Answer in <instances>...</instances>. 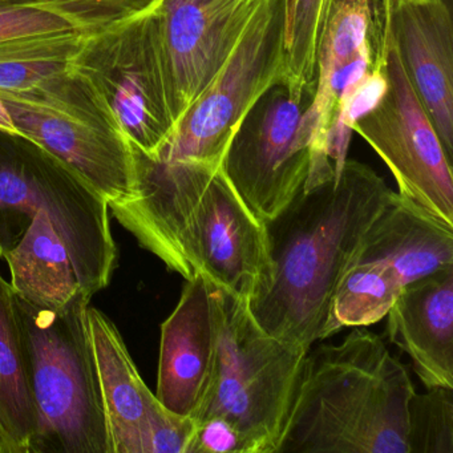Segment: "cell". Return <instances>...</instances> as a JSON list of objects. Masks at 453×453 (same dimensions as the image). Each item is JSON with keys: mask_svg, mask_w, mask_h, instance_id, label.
Returning <instances> with one entry per match:
<instances>
[{"mask_svg": "<svg viewBox=\"0 0 453 453\" xmlns=\"http://www.w3.org/2000/svg\"><path fill=\"white\" fill-rule=\"evenodd\" d=\"M213 354L211 282L187 280L179 303L161 325L156 397L164 407L190 416L203 395Z\"/></svg>", "mask_w": 453, "mask_h": 453, "instance_id": "cell-16", "label": "cell"}, {"mask_svg": "<svg viewBox=\"0 0 453 453\" xmlns=\"http://www.w3.org/2000/svg\"><path fill=\"white\" fill-rule=\"evenodd\" d=\"M30 4L67 18L81 33H97L150 10L156 0H0Z\"/></svg>", "mask_w": 453, "mask_h": 453, "instance_id": "cell-24", "label": "cell"}, {"mask_svg": "<svg viewBox=\"0 0 453 453\" xmlns=\"http://www.w3.org/2000/svg\"><path fill=\"white\" fill-rule=\"evenodd\" d=\"M453 265V226L397 192L368 227L336 290L331 335L386 318L411 283Z\"/></svg>", "mask_w": 453, "mask_h": 453, "instance_id": "cell-8", "label": "cell"}, {"mask_svg": "<svg viewBox=\"0 0 453 453\" xmlns=\"http://www.w3.org/2000/svg\"><path fill=\"white\" fill-rule=\"evenodd\" d=\"M415 392L383 339L354 327L339 344L310 347L275 453H408Z\"/></svg>", "mask_w": 453, "mask_h": 453, "instance_id": "cell-2", "label": "cell"}, {"mask_svg": "<svg viewBox=\"0 0 453 453\" xmlns=\"http://www.w3.org/2000/svg\"><path fill=\"white\" fill-rule=\"evenodd\" d=\"M0 453H18L17 448L12 444V440L4 434L0 426Z\"/></svg>", "mask_w": 453, "mask_h": 453, "instance_id": "cell-27", "label": "cell"}, {"mask_svg": "<svg viewBox=\"0 0 453 453\" xmlns=\"http://www.w3.org/2000/svg\"><path fill=\"white\" fill-rule=\"evenodd\" d=\"M209 282L213 354L188 453H275L310 349L269 335L245 299Z\"/></svg>", "mask_w": 453, "mask_h": 453, "instance_id": "cell-3", "label": "cell"}, {"mask_svg": "<svg viewBox=\"0 0 453 453\" xmlns=\"http://www.w3.org/2000/svg\"><path fill=\"white\" fill-rule=\"evenodd\" d=\"M408 453H453V388L413 394L408 408Z\"/></svg>", "mask_w": 453, "mask_h": 453, "instance_id": "cell-22", "label": "cell"}, {"mask_svg": "<svg viewBox=\"0 0 453 453\" xmlns=\"http://www.w3.org/2000/svg\"><path fill=\"white\" fill-rule=\"evenodd\" d=\"M73 33L81 31L57 12L30 4L0 2V44Z\"/></svg>", "mask_w": 453, "mask_h": 453, "instance_id": "cell-25", "label": "cell"}, {"mask_svg": "<svg viewBox=\"0 0 453 453\" xmlns=\"http://www.w3.org/2000/svg\"><path fill=\"white\" fill-rule=\"evenodd\" d=\"M15 296L39 418L33 453H112L87 319L91 299L55 311Z\"/></svg>", "mask_w": 453, "mask_h": 453, "instance_id": "cell-5", "label": "cell"}, {"mask_svg": "<svg viewBox=\"0 0 453 453\" xmlns=\"http://www.w3.org/2000/svg\"><path fill=\"white\" fill-rule=\"evenodd\" d=\"M307 100L288 84L273 87L251 108L225 155V174L262 222L277 216L309 180L311 148L299 134Z\"/></svg>", "mask_w": 453, "mask_h": 453, "instance_id": "cell-12", "label": "cell"}, {"mask_svg": "<svg viewBox=\"0 0 453 453\" xmlns=\"http://www.w3.org/2000/svg\"><path fill=\"white\" fill-rule=\"evenodd\" d=\"M386 318L389 341L426 388H453V265L408 285Z\"/></svg>", "mask_w": 453, "mask_h": 453, "instance_id": "cell-15", "label": "cell"}, {"mask_svg": "<svg viewBox=\"0 0 453 453\" xmlns=\"http://www.w3.org/2000/svg\"><path fill=\"white\" fill-rule=\"evenodd\" d=\"M4 259L12 273L10 285L15 294L38 309L59 311L86 296L67 246L47 214H36Z\"/></svg>", "mask_w": 453, "mask_h": 453, "instance_id": "cell-18", "label": "cell"}, {"mask_svg": "<svg viewBox=\"0 0 453 453\" xmlns=\"http://www.w3.org/2000/svg\"><path fill=\"white\" fill-rule=\"evenodd\" d=\"M383 39V9H379L378 0H333L318 46L317 78L365 49H380Z\"/></svg>", "mask_w": 453, "mask_h": 453, "instance_id": "cell-20", "label": "cell"}, {"mask_svg": "<svg viewBox=\"0 0 453 453\" xmlns=\"http://www.w3.org/2000/svg\"><path fill=\"white\" fill-rule=\"evenodd\" d=\"M71 68L94 87L129 142L157 156L174 123L150 9L84 36Z\"/></svg>", "mask_w": 453, "mask_h": 453, "instance_id": "cell-10", "label": "cell"}, {"mask_svg": "<svg viewBox=\"0 0 453 453\" xmlns=\"http://www.w3.org/2000/svg\"><path fill=\"white\" fill-rule=\"evenodd\" d=\"M38 213L50 217L67 246L86 296L107 288L119 257L107 201L30 137L0 131V258Z\"/></svg>", "mask_w": 453, "mask_h": 453, "instance_id": "cell-4", "label": "cell"}, {"mask_svg": "<svg viewBox=\"0 0 453 453\" xmlns=\"http://www.w3.org/2000/svg\"><path fill=\"white\" fill-rule=\"evenodd\" d=\"M87 319L111 449L112 453H145L148 418L158 399L142 380L115 323L89 306Z\"/></svg>", "mask_w": 453, "mask_h": 453, "instance_id": "cell-17", "label": "cell"}, {"mask_svg": "<svg viewBox=\"0 0 453 453\" xmlns=\"http://www.w3.org/2000/svg\"><path fill=\"white\" fill-rule=\"evenodd\" d=\"M84 36L63 34L0 44V91H26L67 73Z\"/></svg>", "mask_w": 453, "mask_h": 453, "instance_id": "cell-21", "label": "cell"}, {"mask_svg": "<svg viewBox=\"0 0 453 453\" xmlns=\"http://www.w3.org/2000/svg\"><path fill=\"white\" fill-rule=\"evenodd\" d=\"M383 18L405 73L452 160V4L445 0H394L383 7Z\"/></svg>", "mask_w": 453, "mask_h": 453, "instance_id": "cell-14", "label": "cell"}, {"mask_svg": "<svg viewBox=\"0 0 453 453\" xmlns=\"http://www.w3.org/2000/svg\"><path fill=\"white\" fill-rule=\"evenodd\" d=\"M392 193L371 166L347 158L333 179L302 189L265 222L269 280L248 303L262 330L307 349L331 336L336 290Z\"/></svg>", "mask_w": 453, "mask_h": 453, "instance_id": "cell-1", "label": "cell"}, {"mask_svg": "<svg viewBox=\"0 0 453 453\" xmlns=\"http://www.w3.org/2000/svg\"><path fill=\"white\" fill-rule=\"evenodd\" d=\"M222 165L190 161L182 168L172 226L153 256L185 280L203 275L249 303L269 280L266 227Z\"/></svg>", "mask_w": 453, "mask_h": 453, "instance_id": "cell-6", "label": "cell"}, {"mask_svg": "<svg viewBox=\"0 0 453 453\" xmlns=\"http://www.w3.org/2000/svg\"><path fill=\"white\" fill-rule=\"evenodd\" d=\"M387 89L383 50L381 57L370 73L349 86L339 99L327 134V155L335 173L343 168L349 153L354 124L378 105Z\"/></svg>", "mask_w": 453, "mask_h": 453, "instance_id": "cell-23", "label": "cell"}, {"mask_svg": "<svg viewBox=\"0 0 453 453\" xmlns=\"http://www.w3.org/2000/svg\"><path fill=\"white\" fill-rule=\"evenodd\" d=\"M0 99L20 134L67 164L108 205L131 196V142L86 78L70 68L26 91H0Z\"/></svg>", "mask_w": 453, "mask_h": 453, "instance_id": "cell-7", "label": "cell"}, {"mask_svg": "<svg viewBox=\"0 0 453 453\" xmlns=\"http://www.w3.org/2000/svg\"><path fill=\"white\" fill-rule=\"evenodd\" d=\"M0 131L22 134L15 127L14 121H12V116H10L9 111H7L6 105H4L2 99H0Z\"/></svg>", "mask_w": 453, "mask_h": 453, "instance_id": "cell-26", "label": "cell"}, {"mask_svg": "<svg viewBox=\"0 0 453 453\" xmlns=\"http://www.w3.org/2000/svg\"><path fill=\"white\" fill-rule=\"evenodd\" d=\"M383 62L386 92L378 105L354 124V132L386 164L399 195L434 219L453 226L452 160L405 73L387 28Z\"/></svg>", "mask_w": 453, "mask_h": 453, "instance_id": "cell-11", "label": "cell"}, {"mask_svg": "<svg viewBox=\"0 0 453 453\" xmlns=\"http://www.w3.org/2000/svg\"><path fill=\"white\" fill-rule=\"evenodd\" d=\"M38 426L17 296L0 274V426L18 453H33Z\"/></svg>", "mask_w": 453, "mask_h": 453, "instance_id": "cell-19", "label": "cell"}, {"mask_svg": "<svg viewBox=\"0 0 453 453\" xmlns=\"http://www.w3.org/2000/svg\"><path fill=\"white\" fill-rule=\"evenodd\" d=\"M264 0H156L150 7L174 128L213 81Z\"/></svg>", "mask_w": 453, "mask_h": 453, "instance_id": "cell-13", "label": "cell"}, {"mask_svg": "<svg viewBox=\"0 0 453 453\" xmlns=\"http://www.w3.org/2000/svg\"><path fill=\"white\" fill-rule=\"evenodd\" d=\"M286 4L288 0L262 2L213 81L152 158L224 163L251 108L285 81Z\"/></svg>", "mask_w": 453, "mask_h": 453, "instance_id": "cell-9", "label": "cell"}]
</instances>
